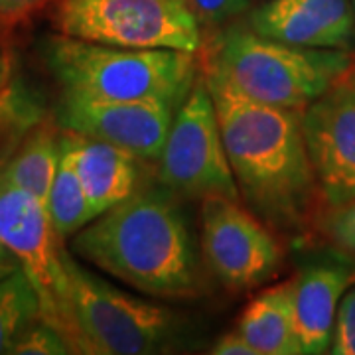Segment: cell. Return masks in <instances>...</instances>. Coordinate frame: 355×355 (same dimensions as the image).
I'll use <instances>...</instances> for the list:
<instances>
[{"label": "cell", "mask_w": 355, "mask_h": 355, "mask_svg": "<svg viewBox=\"0 0 355 355\" xmlns=\"http://www.w3.org/2000/svg\"><path fill=\"white\" fill-rule=\"evenodd\" d=\"M211 354L214 355H259L251 343L245 340L241 331L235 330L229 331L225 336H221L214 347H211Z\"/></svg>", "instance_id": "cell-25"}, {"label": "cell", "mask_w": 355, "mask_h": 355, "mask_svg": "<svg viewBox=\"0 0 355 355\" xmlns=\"http://www.w3.org/2000/svg\"><path fill=\"white\" fill-rule=\"evenodd\" d=\"M202 253L211 275L233 292L265 284L284 257L275 229L241 200L225 196L202 200Z\"/></svg>", "instance_id": "cell-9"}, {"label": "cell", "mask_w": 355, "mask_h": 355, "mask_svg": "<svg viewBox=\"0 0 355 355\" xmlns=\"http://www.w3.org/2000/svg\"><path fill=\"white\" fill-rule=\"evenodd\" d=\"M48 0H0V24H14L40 10Z\"/></svg>", "instance_id": "cell-24"}, {"label": "cell", "mask_w": 355, "mask_h": 355, "mask_svg": "<svg viewBox=\"0 0 355 355\" xmlns=\"http://www.w3.org/2000/svg\"><path fill=\"white\" fill-rule=\"evenodd\" d=\"M14 77V58L8 50H0V93Z\"/></svg>", "instance_id": "cell-26"}, {"label": "cell", "mask_w": 355, "mask_h": 355, "mask_svg": "<svg viewBox=\"0 0 355 355\" xmlns=\"http://www.w3.org/2000/svg\"><path fill=\"white\" fill-rule=\"evenodd\" d=\"M162 186V184H160ZM71 251L137 292L188 300L202 292V266L180 196L142 188L73 235Z\"/></svg>", "instance_id": "cell-2"}, {"label": "cell", "mask_w": 355, "mask_h": 355, "mask_svg": "<svg viewBox=\"0 0 355 355\" xmlns=\"http://www.w3.org/2000/svg\"><path fill=\"white\" fill-rule=\"evenodd\" d=\"M306 150L326 207L355 200L354 67L302 111Z\"/></svg>", "instance_id": "cell-10"}, {"label": "cell", "mask_w": 355, "mask_h": 355, "mask_svg": "<svg viewBox=\"0 0 355 355\" xmlns=\"http://www.w3.org/2000/svg\"><path fill=\"white\" fill-rule=\"evenodd\" d=\"M330 354L355 355V282L345 291L342 302L338 306Z\"/></svg>", "instance_id": "cell-22"}, {"label": "cell", "mask_w": 355, "mask_h": 355, "mask_svg": "<svg viewBox=\"0 0 355 355\" xmlns=\"http://www.w3.org/2000/svg\"><path fill=\"white\" fill-rule=\"evenodd\" d=\"M60 135L62 130L58 123H51L46 116L22 140L8 164L2 168L0 180L46 205L60 164Z\"/></svg>", "instance_id": "cell-16"}, {"label": "cell", "mask_w": 355, "mask_h": 355, "mask_svg": "<svg viewBox=\"0 0 355 355\" xmlns=\"http://www.w3.org/2000/svg\"><path fill=\"white\" fill-rule=\"evenodd\" d=\"M77 326L89 355H146L170 349L180 336L174 312L132 296L65 254Z\"/></svg>", "instance_id": "cell-6"}, {"label": "cell", "mask_w": 355, "mask_h": 355, "mask_svg": "<svg viewBox=\"0 0 355 355\" xmlns=\"http://www.w3.org/2000/svg\"><path fill=\"white\" fill-rule=\"evenodd\" d=\"M354 65L352 51L292 46L235 24L209 40L203 69L247 99L304 111Z\"/></svg>", "instance_id": "cell-3"}, {"label": "cell", "mask_w": 355, "mask_h": 355, "mask_svg": "<svg viewBox=\"0 0 355 355\" xmlns=\"http://www.w3.org/2000/svg\"><path fill=\"white\" fill-rule=\"evenodd\" d=\"M241 202L275 231L300 229L318 196L302 111L243 97L202 67ZM320 198V196H318Z\"/></svg>", "instance_id": "cell-1"}, {"label": "cell", "mask_w": 355, "mask_h": 355, "mask_svg": "<svg viewBox=\"0 0 355 355\" xmlns=\"http://www.w3.org/2000/svg\"><path fill=\"white\" fill-rule=\"evenodd\" d=\"M176 109L164 101H105L62 93L55 123L67 132L114 144L140 162H158Z\"/></svg>", "instance_id": "cell-11"}, {"label": "cell", "mask_w": 355, "mask_h": 355, "mask_svg": "<svg viewBox=\"0 0 355 355\" xmlns=\"http://www.w3.org/2000/svg\"><path fill=\"white\" fill-rule=\"evenodd\" d=\"M257 34L292 46L352 51L355 18L352 0H266L249 14Z\"/></svg>", "instance_id": "cell-12"}, {"label": "cell", "mask_w": 355, "mask_h": 355, "mask_svg": "<svg viewBox=\"0 0 355 355\" xmlns=\"http://www.w3.org/2000/svg\"><path fill=\"white\" fill-rule=\"evenodd\" d=\"M0 245L16 259L38 294L40 318L64 336L73 354H85L62 237L46 205L4 180H0Z\"/></svg>", "instance_id": "cell-5"}, {"label": "cell", "mask_w": 355, "mask_h": 355, "mask_svg": "<svg viewBox=\"0 0 355 355\" xmlns=\"http://www.w3.org/2000/svg\"><path fill=\"white\" fill-rule=\"evenodd\" d=\"M354 73H355V65H354Z\"/></svg>", "instance_id": "cell-30"}, {"label": "cell", "mask_w": 355, "mask_h": 355, "mask_svg": "<svg viewBox=\"0 0 355 355\" xmlns=\"http://www.w3.org/2000/svg\"><path fill=\"white\" fill-rule=\"evenodd\" d=\"M44 60L62 93L105 101H164L180 107L200 73L198 53L132 50L51 36Z\"/></svg>", "instance_id": "cell-4"}, {"label": "cell", "mask_w": 355, "mask_h": 355, "mask_svg": "<svg viewBox=\"0 0 355 355\" xmlns=\"http://www.w3.org/2000/svg\"><path fill=\"white\" fill-rule=\"evenodd\" d=\"M0 254H10V253H8V251H6V249H4V247L0 245Z\"/></svg>", "instance_id": "cell-28"}, {"label": "cell", "mask_w": 355, "mask_h": 355, "mask_svg": "<svg viewBox=\"0 0 355 355\" xmlns=\"http://www.w3.org/2000/svg\"><path fill=\"white\" fill-rule=\"evenodd\" d=\"M158 180L184 200L225 196L241 200L229 164L216 103L200 69L180 103L158 158Z\"/></svg>", "instance_id": "cell-8"}, {"label": "cell", "mask_w": 355, "mask_h": 355, "mask_svg": "<svg viewBox=\"0 0 355 355\" xmlns=\"http://www.w3.org/2000/svg\"><path fill=\"white\" fill-rule=\"evenodd\" d=\"M46 209L51 219V225L62 239L76 235L79 229H83L93 221L89 211L87 196L77 174L73 154L64 132L60 135V164L51 184Z\"/></svg>", "instance_id": "cell-17"}, {"label": "cell", "mask_w": 355, "mask_h": 355, "mask_svg": "<svg viewBox=\"0 0 355 355\" xmlns=\"http://www.w3.org/2000/svg\"><path fill=\"white\" fill-rule=\"evenodd\" d=\"M73 154L91 217H99L139 190V162L114 144L62 130Z\"/></svg>", "instance_id": "cell-13"}, {"label": "cell", "mask_w": 355, "mask_h": 355, "mask_svg": "<svg viewBox=\"0 0 355 355\" xmlns=\"http://www.w3.org/2000/svg\"><path fill=\"white\" fill-rule=\"evenodd\" d=\"M352 8H354V18H355V0H352Z\"/></svg>", "instance_id": "cell-29"}, {"label": "cell", "mask_w": 355, "mask_h": 355, "mask_svg": "<svg viewBox=\"0 0 355 355\" xmlns=\"http://www.w3.org/2000/svg\"><path fill=\"white\" fill-rule=\"evenodd\" d=\"M46 119L44 101L22 77L14 76L0 93V172L22 140Z\"/></svg>", "instance_id": "cell-18"}, {"label": "cell", "mask_w": 355, "mask_h": 355, "mask_svg": "<svg viewBox=\"0 0 355 355\" xmlns=\"http://www.w3.org/2000/svg\"><path fill=\"white\" fill-rule=\"evenodd\" d=\"M354 282L349 268L340 265H312L294 279V316L302 355L330 352L338 306Z\"/></svg>", "instance_id": "cell-14"}, {"label": "cell", "mask_w": 355, "mask_h": 355, "mask_svg": "<svg viewBox=\"0 0 355 355\" xmlns=\"http://www.w3.org/2000/svg\"><path fill=\"white\" fill-rule=\"evenodd\" d=\"M200 26L225 24L249 8V0H186Z\"/></svg>", "instance_id": "cell-23"}, {"label": "cell", "mask_w": 355, "mask_h": 355, "mask_svg": "<svg viewBox=\"0 0 355 355\" xmlns=\"http://www.w3.org/2000/svg\"><path fill=\"white\" fill-rule=\"evenodd\" d=\"M14 355H69L73 354L69 342L60 331L42 318L32 326H28L22 336L16 340L12 352Z\"/></svg>", "instance_id": "cell-20"}, {"label": "cell", "mask_w": 355, "mask_h": 355, "mask_svg": "<svg viewBox=\"0 0 355 355\" xmlns=\"http://www.w3.org/2000/svg\"><path fill=\"white\" fill-rule=\"evenodd\" d=\"M237 330L259 355H302L294 316V280L263 291L243 310Z\"/></svg>", "instance_id": "cell-15"}, {"label": "cell", "mask_w": 355, "mask_h": 355, "mask_svg": "<svg viewBox=\"0 0 355 355\" xmlns=\"http://www.w3.org/2000/svg\"><path fill=\"white\" fill-rule=\"evenodd\" d=\"M16 268H20L12 254H0V280L12 275Z\"/></svg>", "instance_id": "cell-27"}, {"label": "cell", "mask_w": 355, "mask_h": 355, "mask_svg": "<svg viewBox=\"0 0 355 355\" xmlns=\"http://www.w3.org/2000/svg\"><path fill=\"white\" fill-rule=\"evenodd\" d=\"M55 26L69 38L200 53L202 26L186 0H58Z\"/></svg>", "instance_id": "cell-7"}, {"label": "cell", "mask_w": 355, "mask_h": 355, "mask_svg": "<svg viewBox=\"0 0 355 355\" xmlns=\"http://www.w3.org/2000/svg\"><path fill=\"white\" fill-rule=\"evenodd\" d=\"M320 227L336 247L355 257V200L340 207H326Z\"/></svg>", "instance_id": "cell-21"}, {"label": "cell", "mask_w": 355, "mask_h": 355, "mask_svg": "<svg viewBox=\"0 0 355 355\" xmlns=\"http://www.w3.org/2000/svg\"><path fill=\"white\" fill-rule=\"evenodd\" d=\"M40 320L38 294L20 268L0 280V355L10 354L22 331Z\"/></svg>", "instance_id": "cell-19"}]
</instances>
